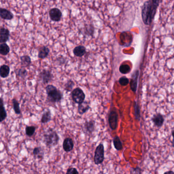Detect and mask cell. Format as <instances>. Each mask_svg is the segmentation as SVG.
<instances>
[{
  "label": "cell",
  "mask_w": 174,
  "mask_h": 174,
  "mask_svg": "<svg viewBox=\"0 0 174 174\" xmlns=\"http://www.w3.org/2000/svg\"><path fill=\"white\" fill-rule=\"evenodd\" d=\"M160 1H148L144 3L142 7L141 15L142 20L146 25H149L155 15L157 8Z\"/></svg>",
  "instance_id": "cell-1"
},
{
  "label": "cell",
  "mask_w": 174,
  "mask_h": 174,
  "mask_svg": "<svg viewBox=\"0 0 174 174\" xmlns=\"http://www.w3.org/2000/svg\"><path fill=\"white\" fill-rule=\"evenodd\" d=\"M47 100L51 103L59 102L62 100L63 93L53 85H48L46 87Z\"/></svg>",
  "instance_id": "cell-2"
},
{
  "label": "cell",
  "mask_w": 174,
  "mask_h": 174,
  "mask_svg": "<svg viewBox=\"0 0 174 174\" xmlns=\"http://www.w3.org/2000/svg\"><path fill=\"white\" fill-rule=\"evenodd\" d=\"M59 137L58 134L52 128H49L44 134V141L48 147H54L58 144Z\"/></svg>",
  "instance_id": "cell-3"
},
{
  "label": "cell",
  "mask_w": 174,
  "mask_h": 174,
  "mask_svg": "<svg viewBox=\"0 0 174 174\" xmlns=\"http://www.w3.org/2000/svg\"><path fill=\"white\" fill-rule=\"evenodd\" d=\"M105 159L104 146L103 144H100L95 150L94 163L96 165H99L103 163Z\"/></svg>",
  "instance_id": "cell-4"
},
{
  "label": "cell",
  "mask_w": 174,
  "mask_h": 174,
  "mask_svg": "<svg viewBox=\"0 0 174 174\" xmlns=\"http://www.w3.org/2000/svg\"><path fill=\"white\" fill-rule=\"evenodd\" d=\"M72 98L76 103L80 104L84 101L85 95L81 89L78 87L72 91Z\"/></svg>",
  "instance_id": "cell-5"
},
{
  "label": "cell",
  "mask_w": 174,
  "mask_h": 174,
  "mask_svg": "<svg viewBox=\"0 0 174 174\" xmlns=\"http://www.w3.org/2000/svg\"><path fill=\"white\" fill-rule=\"evenodd\" d=\"M109 127L112 130H115L118 128V115L115 110H111L108 116Z\"/></svg>",
  "instance_id": "cell-6"
},
{
  "label": "cell",
  "mask_w": 174,
  "mask_h": 174,
  "mask_svg": "<svg viewBox=\"0 0 174 174\" xmlns=\"http://www.w3.org/2000/svg\"><path fill=\"white\" fill-rule=\"evenodd\" d=\"M95 125H96V122L95 120H93L86 121L83 126V130L84 133L87 135H92L93 132L95 130Z\"/></svg>",
  "instance_id": "cell-7"
},
{
  "label": "cell",
  "mask_w": 174,
  "mask_h": 174,
  "mask_svg": "<svg viewBox=\"0 0 174 174\" xmlns=\"http://www.w3.org/2000/svg\"><path fill=\"white\" fill-rule=\"evenodd\" d=\"M50 18L54 22H59L62 17V12L57 8H53L49 11Z\"/></svg>",
  "instance_id": "cell-8"
},
{
  "label": "cell",
  "mask_w": 174,
  "mask_h": 174,
  "mask_svg": "<svg viewBox=\"0 0 174 174\" xmlns=\"http://www.w3.org/2000/svg\"><path fill=\"white\" fill-rule=\"evenodd\" d=\"M53 76L51 72L48 70H43L39 74V77L44 84H47L51 81Z\"/></svg>",
  "instance_id": "cell-9"
},
{
  "label": "cell",
  "mask_w": 174,
  "mask_h": 174,
  "mask_svg": "<svg viewBox=\"0 0 174 174\" xmlns=\"http://www.w3.org/2000/svg\"><path fill=\"white\" fill-rule=\"evenodd\" d=\"M152 121L156 127L160 128L163 125L164 118L161 113H157L153 116Z\"/></svg>",
  "instance_id": "cell-10"
},
{
  "label": "cell",
  "mask_w": 174,
  "mask_h": 174,
  "mask_svg": "<svg viewBox=\"0 0 174 174\" xmlns=\"http://www.w3.org/2000/svg\"><path fill=\"white\" fill-rule=\"evenodd\" d=\"M10 32L5 28H0V44L6 43L9 38Z\"/></svg>",
  "instance_id": "cell-11"
},
{
  "label": "cell",
  "mask_w": 174,
  "mask_h": 174,
  "mask_svg": "<svg viewBox=\"0 0 174 174\" xmlns=\"http://www.w3.org/2000/svg\"><path fill=\"white\" fill-rule=\"evenodd\" d=\"M74 147V143L72 138L67 137L63 142V149L66 152H69L73 150Z\"/></svg>",
  "instance_id": "cell-12"
},
{
  "label": "cell",
  "mask_w": 174,
  "mask_h": 174,
  "mask_svg": "<svg viewBox=\"0 0 174 174\" xmlns=\"http://www.w3.org/2000/svg\"><path fill=\"white\" fill-rule=\"evenodd\" d=\"M0 18L5 20H11L13 18V15L9 10L0 8Z\"/></svg>",
  "instance_id": "cell-13"
},
{
  "label": "cell",
  "mask_w": 174,
  "mask_h": 174,
  "mask_svg": "<svg viewBox=\"0 0 174 174\" xmlns=\"http://www.w3.org/2000/svg\"><path fill=\"white\" fill-rule=\"evenodd\" d=\"M50 53V49L48 47L46 46H42L39 50L38 57V58L41 59H45Z\"/></svg>",
  "instance_id": "cell-14"
},
{
  "label": "cell",
  "mask_w": 174,
  "mask_h": 174,
  "mask_svg": "<svg viewBox=\"0 0 174 174\" xmlns=\"http://www.w3.org/2000/svg\"><path fill=\"white\" fill-rule=\"evenodd\" d=\"M10 67L6 64H3L0 67V76L2 78H5L8 77L10 74Z\"/></svg>",
  "instance_id": "cell-15"
},
{
  "label": "cell",
  "mask_w": 174,
  "mask_h": 174,
  "mask_svg": "<svg viewBox=\"0 0 174 174\" xmlns=\"http://www.w3.org/2000/svg\"><path fill=\"white\" fill-rule=\"evenodd\" d=\"M113 144L114 147L117 151H121L123 149V146L122 141L120 140V137L118 135H116L113 138Z\"/></svg>",
  "instance_id": "cell-16"
},
{
  "label": "cell",
  "mask_w": 174,
  "mask_h": 174,
  "mask_svg": "<svg viewBox=\"0 0 174 174\" xmlns=\"http://www.w3.org/2000/svg\"><path fill=\"white\" fill-rule=\"evenodd\" d=\"M90 108L89 105L87 102H83L82 103L79 104L78 113L80 115H83L89 110Z\"/></svg>",
  "instance_id": "cell-17"
},
{
  "label": "cell",
  "mask_w": 174,
  "mask_h": 174,
  "mask_svg": "<svg viewBox=\"0 0 174 174\" xmlns=\"http://www.w3.org/2000/svg\"><path fill=\"white\" fill-rule=\"evenodd\" d=\"M85 48L84 46H76L73 50L74 55L78 57L82 56L85 54Z\"/></svg>",
  "instance_id": "cell-18"
},
{
  "label": "cell",
  "mask_w": 174,
  "mask_h": 174,
  "mask_svg": "<svg viewBox=\"0 0 174 174\" xmlns=\"http://www.w3.org/2000/svg\"><path fill=\"white\" fill-rule=\"evenodd\" d=\"M20 63L23 67H28L31 64V59L28 55H24L20 57Z\"/></svg>",
  "instance_id": "cell-19"
},
{
  "label": "cell",
  "mask_w": 174,
  "mask_h": 174,
  "mask_svg": "<svg viewBox=\"0 0 174 174\" xmlns=\"http://www.w3.org/2000/svg\"><path fill=\"white\" fill-rule=\"evenodd\" d=\"M10 52V48L6 43L0 44V54L6 56Z\"/></svg>",
  "instance_id": "cell-20"
},
{
  "label": "cell",
  "mask_w": 174,
  "mask_h": 174,
  "mask_svg": "<svg viewBox=\"0 0 174 174\" xmlns=\"http://www.w3.org/2000/svg\"><path fill=\"white\" fill-rule=\"evenodd\" d=\"M51 120V113L50 110H48L42 115L41 122L42 124H46Z\"/></svg>",
  "instance_id": "cell-21"
},
{
  "label": "cell",
  "mask_w": 174,
  "mask_h": 174,
  "mask_svg": "<svg viewBox=\"0 0 174 174\" xmlns=\"http://www.w3.org/2000/svg\"><path fill=\"white\" fill-rule=\"evenodd\" d=\"M33 154L35 158H41L44 157V151L41 147H37L34 149Z\"/></svg>",
  "instance_id": "cell-22"
},
{
  "label": "cell",
  "mask_w": 174,
  "mask_h": 174,
  "mask_svg": "<svg viewBox=\"0 0 174 174\" xmlns=\"http://www.w3.org/2000/svg\"><path fill=\"white\" fill-rule=\"evenodd\" d=\"M138 75V71L136 72V73L133 75V77L131 81V87L132 90L134 92H136L137 89V77Z\"/></svg>",
  "instance_id": "cell-23"
},
{
  "label": "cell",
  "mask_w": 174,
  "mask_h": 174,
  "mask_svg": "<svg viewBox=\"0 0 174 174\" xmlns=\"http://www.w3.org/2000/svg\"><path fill=\"white\" fill-rule=\"evenodd\" d=\"M16 75L17 77H20L21 78H25L27 76L28 72L25 68H19L16 70Z\"/></svg>",
  "instance_id": "cell-24"
},
{
  "label": "cell",
  "mask_w": 174,
  "mask_h": 174,
  "mask_svg": "<svg viewBox=\"0 0 174 174\" xmlns=\"http://www.w3.org/2000/svg\"><path fill=\"white\" fill-rule=\"evenodd\" d=\"M12 102L13 109H14L15 113L17 115H20L21 113V110H20V103L15 99H12Z\"/></svg>",
  "instance_id": "cell-25"
},
{
  "label": "cell",
  "mask_w": 174,
  "mask_h": 174,
  "mask_svg": "<svg viewBox=\"0 0 174 174\" xmlns=\"http://www.w3.org/2000/svg\"><path fill=\"white\" fill-rule=\"evenodd\" d=\"M7 117V112L4 106H0V122H3L6 119Z\"/></svg>",
  "instance_id": "cell-26"
},
{
  "label": "cell",
  "mask_w": 174,
  "mask_h": 174,
  "mask_svg": "<svg viewBox=\"0 0 174 174\" xmlns=\"http://www.w3.org/2000/svg\"><path fill=\"white\" fill-rule=\"evenodd\" d=\"M35 127L31 126H27L26 128V134L28 137H32L35 131Z\"/></svg>",
  "instance_id": "cell-27"
},
{
  "label": "cell",
  "mask_w": 174,
  "mask_h": 174,
  "mask_svg": "<svg viewBox=\"0 0 174 174\" xmlns=\"http://www.w3.org/2000/svg\"><path fill=\"white\" fill-rule=\"evenodd\" d=\"M134 107V115H135V119L137 120H139L141 118V111L139 106L137 103H135Z\"/></svg>",
  "instance_id": "cell-28"
},
{
  "label": "cell",
  "mask_w": 174,
  "mask_h": 174,
  "mask_svg": "<svg viewBox=\"0 0 174 174\" xmlns=\"http://www.w3.org/2000/svg\"><path fill=\"white\" fill-rule=\"evenodd\" d=\"M120 71L122 74H127L130 71V67L128 64H123L120 67Z\"/></svg>",
  "instance_id": "cell-29"
},
{
  "label": "cell",
  "mask_w": 174,
  "mask_h": 174,
  "mask_svg": "<svg viewBox=\"0 0 174 174\" xmlns=\"http://www.w3.org/2000/svg\"><path fill=\"white\" fill-rule=\"evenodd\" d=\"M74 86V82L73 81H72V80H69L65 84L64 89H65V90H67V92H71Z\"/></svg>",
  "instance_id": "cell-30"
},
{
  "label": "cell",
  "mask_w": 174,
  "mask_h": 174,
  "mask_svg": "<svg viewBox=\"0 0 174 174\" xmlns=\"http://www.w3.org/2000/svg\"><path fill=\"white\" fill-rule=\"evenodd\" d=\"M142 170L138 167L131 168L130 174H142Z\"/></svg>",
  "instance_id": "cell-31"
},
{
  "label": "cell",
  "mask_w": 174,
  "mask_h": 174,
  "mask_svg": "<svg viewBox=\"0 0 174 174\" xmlns=\"http://www.w3.org/2000/svg\"><path fill=\"white\" fill-rule=\"evenodd\" d=\"M120 84L122 86H126L129 84V80L126 77H122L119 79Z\"/></svg>",
  "instance_id": "cell-32"
},
{
  "label": "cell",
  "mask_w": 174,
  "mask_h": 174,
  "mask_svg": "<svg viewBox=\"0 0 174 174\" xmlns=\"http://www.w3.org/2000/svg\"><path fill=\"white\" fill-rule=\"evenodd\" d=\"M66 174H79L77 168L75 167H70L67 170Z\"/></svg>",
  "instance_id": "cell-33"
},
{
  "label": "cell",
  "mask_w": 174,
  "mask_h": 174,
  "mask_svg": "<svg viewBox=\"0 0 174 174\" xmlns=\"http://www.w3.org/2000/svg\"><path fill=\"white\" fill-rule=\"evenodd\" d=\"M0 106H4V101L1 97H0Z\"/></svg>",
  "instance_id": "cell-34"
},
{
  "label": "cell",
  "mask_w": 174,
  "mask_h": 174,
  "mask_svg": "<svg viewBox=\"0 0 174 174\" xmlns=\"http://www.w3.org/2000/svg\"><path fill=\"white\" fill-rule=\"evenodd\" d=\"M164 174H174V173L173 171H168L165 172Z\"/></svg>",
  "instance_id": "cell-35"
}]
</instances>
